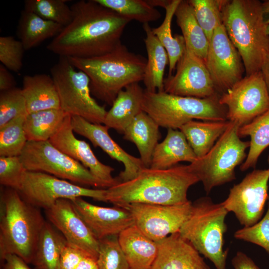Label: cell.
Instances as JSON below:
<instances>
[{
    "instance_id": "e0dca14e",
    "label": "cell",
    "mask_w": 269,
    "mask_h": 269,
    "mask_svg": "<svg viewBox=\"0 0 269 269\" xmlns=\"http://www.w3.org/2000/svg\"><path fill=\"white\" fill-rule=\"evenodd\" d=\"M45 211L49 222L67 243L97 260L99 240L77 212L71 200L59 199Z\"/></svg>"
},
{
    "instance_id": "ba28073f",
    "label": "cell",
    "mask_w": 269,
    "mask_h": 269,
    "mask_svg": "<svg viewBox=\"0 0 269 269\" xmlns=\"http://www.w3.org/2000/svg\"><path fill=\"white\" fill-rule=\"evenodd\" d=\"M240 126L230 122L224 133L204 156L188 165L191 171L201 181L206 194L215 187L236 179L235 168L246 158L250 141L238 135Z\"/></svg>"
},
{
    "instance_id": "4dcf8cb0",
    "label": "cell",
    "mask_w": 269,
    "mask_h": 269,
    "mask_svg": "<svg viewBox=\"0 0 269 269\" xmlns=\"http://www.w3.org/2000/svg\"><path fill=\"white\" fill-rule=\"evenodd\" d=\"M57 231L46 221L31 263L35 269H61V254L67 241Z\"/></svg>"
},
{
    "instance_id": "d6986e66",
    "label": "cell",
    "mask_w": 269,
    "mask_h": 269,
    "mask_svg": "<svg viewBox=\"0 0 269 269\" xmlns=\"http://www.w3.org/2000/svg\"><path fill=\"white\" fill-rule=\"evenodd\" d=\"M71 126L74 132L89 139L95 147H100L111 158L122 162L124 169L116 178L119 182L135 178L145 167L140 158L125 151L110 136L107 126L89 122L78 116H71Z\"/></svg>"
},
{
    "instance_id": "2e32d148",
    "label": "cell",
    "mask_w": 269,
    "mask_h": 269,
    "mask_svg": "<svg viewBox=\"0 0 269 269\" xmlns=\"http://www.w3.org/2000/svg\"><path fill=\"white\" fill-rule=\"evenodd\" d=\"M164 91L176 96L197 98L219 94L204 60L187 46L177 64L175 74L164 79Z\"/></svg>"
},
{
    "instance_id": "4fadbf2b",
    "label": "cell",
    "mask_w": 269,
    "mask_h": 269,
    "mask_svg": "<svg viewBox=\"0 0 269 269\" xmlns=\"http://www.w3.org/2000/svg\"><path fill=\"white\" fill-rule=\"evenodd\" d=\"M269 168L254 170L230 189L228 196L222 202L244 227L253 226L261 219L269 197Z\"/></svg>"
},
{
    "instance_id": "c3c4849f",
    "label": "cell",
    "mask_w": 269,
    "mask_h": 269,
    "mask_svg": "<svg viewBox=\"0 0 269 269\" xmlns=\"http://www.w3.org/2000/svg\"><path fill=\"white\" fill-rule=\"evenodd\" d=\"M261 72L269 94V51L264 53Z\"/></svg>"
},
{
    "instance_id": "f35d334b",
    "label": "cell",
    "mask_w": 269,
    "mask_h": 269,
    "mask_svg": "<svg viewBox=\"0 0 269 269\" xmlns=\"http://www.w3.org/2000/svg\"><path fill=\"white\" fill-rule=\"evenodd\" d=\"M97 263L99 269H131L120 247L118 236L99 240Z\"/></svg>"
},
{
    "instance_id": "ee69618b",
    "label": "cell",
    "mask_w": 269,
    "mask_h": 269,
    "mask_svg": "<svg viewBox=\"0 0 269 269\" xmlns=\"http://www.w3.org/2000/svg\"><path fill=\"white\" fill-rule=\"evenodd\" d=\"M87 256H90L81 249L67 242L61 254L60 268L61 269H75L80 261Z\"/></svg>"
},
{
    "instance_id": "d590c367",
    "label": "cell",
    "mask_w": 269,
    "mask_h": 269,
    "mask_svg": "<svg viewBox=\"0 0 269 269\" xmlns=\"http://www.w3.org/2000/svg\"><path fill=\"white\" fill-rule=\"evenodd\" d=\"M26 115H19L0 128V156H20L27 141L23 127Z\"/></svg>"
},
{
    "instance_id": "52a82bcc",
    "label": "cell",
    "mask_w": 269,
    "mask_h": 269,
    "mask_svg": "<svg viewBox=\"0 0 269 269\" xmlns=\"http://www.w3.org/2000/svg\"><path fill=\"white\" fill-rule=\"evenodd\" d=\"M220 95L206 98L182 97L164 91L151 92L144 90L142 110L159 127L179 130L194 120L221 121L227 120V109L220 104Z\"/></svg>"
},
{
    "instance_id": "ab89813d",
    "label": "cell",
    "mask_w": 269,
    "mask_h": 269,
    "mask_svg": "<svg viewBox=\"0 0 269 269\" xmlns=\"http://www.w3.org/2000/svg\"><path fill=\"white\" fill-rule=\"evenodd\" d=\"M23 114H27V111L21 89L15 87L0 92V128L15 117Z\"/></svg>"
},
{
    "instance_id": "f5cc1de1",
    "label": "cell",
    "mask_w": 269,
    "mask_h": 269,
    "mask_svg": "<svg viewBox=\"0 0 269 269\" xmlns=\"http://www.w3.org/2000/svg\"><path fill=\"white\" fill-rule=\"evenodd\" d=\"M268 164L269 165V155L268 158Z\"/></svg>"
},
{
    "instance_id": "ac0fdd59",
    "label": "cell",
    "mask_w": 269,
    "mask_h": 269,
    "mask_svg": "<svg viewBox=\"0 0 269 269\" xmlns=\"http://www.w3.org/2000/svg\"><path fill=\"white\" fill-rule=\"evenodd\" d=\"M49 141L57 148L81 163L105 186L106 189L119 183L112 172L114 169L102 163L88 143L78 139L71 126V116L68 115Z\"/></svg>"
},
{
    "instance_id": "7bdbcfd3",
    "label": "cell",
    "mask_w": 269,
    "mask_h": 269,
    "mask_svg": "<svg viewBox=\"0 0 269 269\" xmlns=\"http://www.w3.org/2000/svg\"><path fill=\"white\" fill-rule=\"evenodd\" d=\"M26 171L19 156H0V183L18 190Z\"/></svg>"
},
{
    "instance_id": "277c9868",
    "label": "cell",
    "mask_w": 269,
    "mask_h": 269,
    "mask_svg": "<svg viewBox=\"0 0 269 269\" xmlns=\"http://www.w3.org/2000/svg\"><path fill=\"white\" fill-rule=\"evenodd\" d=\"M39 208L31 205L17 190L7 187L0 198V258L15 255L31 264L45 225Z\"/></svg>"
},
{
    "instance_id": "8992f818",
    "label": "cell",
    "mask_w": 269,
    "mask_h": 269,
    "mask_svg": "<svg viewBox=\"0 0 269 269\" xmlns=\"http://www.w3.org/2000/svg\"><path fill=\"white\" fill-rule=\"evenodd\" d=\"M228 213L222 203H215L208 197L200 198L192 203L191 215L179 232L216 269H226L228 250L224 249V236Z\"/></svg>"
},
{
    "instance_id": "6da1fadb",
    "label": "cell",
    "mask_w": 269,
    "mask_h": 269,
    "mask_svg": "<svg viewBox=\"0 0 269 269\" xmlns=\"http://www.w3.org/2000/svg\"><path fill=\"white\" fill-rule=\"evenodd\" d=\"M72 18L47 45L59 57L88 58L103 55L121 42L131 21L95 0H80L71 6Z\"/></svg>"
},
{
    "instance_id": "681fc988",
    "label": "cell",
    "mask_w": 269,
    "mask_h": 269,
    "mask_svg": "<svg viewBox=\"0 0 269 269\" xmlns=\"http://www.w3.org/2000/svg\"><path fill=\"white\" fill-rule=\"evenodd\" d=\"M75 269H99L97 260L93 257L87 256L79 263Z\"/></svg>"
},
{
    "instance_id": "9c48e42d",
    "label": "cell",
    "mask_w": 269,
    "mask_h": 269,
    "mask_svg": "<svg viewBox=\"0 0 269 269\" xmlns=\"http://www.w3.org/2000/svg\"><path fill=\"white\" fill-rule=\"evenodd\" d=\"M76 69L65 57H59L50 69L61 109L71 116L80 117L94 124H104L107 111L92 97L88 76Z\"/></svg>"
},
{
    "instance_id": "4316f807",
    "label": "cell",
    "mask_w": 269,
    "mask_h": 269,
    "mask_svg": "<svg viewBox=\"0 0 269 269\" xmlns=\"http://www.w3.org/2000/svg\"><path fill=\"white\" fill-rule=\"evenodd\" d=\"M159 126L146 113L141 111L124 131V139L136 146L144 166L150 168L152 153L160 137Z\"/></svg>"
},
{
    "instance_id": "1f68e13d",
    "label": "cell",
    "mask_w": 269,
    "mask_h": 269,
    "mask_svg": "<svg viewBox=\"0 0 269 269\" xmlns=\"http://www.w3.org/2000/svg\"><path fill=\"white\" fill-rule=\"evenodd\" d=\"M240 137L249 136L250 146L245 160L240 166L245 171L255 167L262 152L269 146V109L249 123L240 127Z\"/></svg>"
},
{
    "instance_id": "74e56055",
    "label": "cell",
    "mask_w": 269,
    "mask_h": 269,
    "mask_svg": "<svg viewBox=\"0 0 269 269\" xmlns=\"http://www.w3.org/2000/svg\"><path fill=\"white\" fill-rule=\"evenodd\" d=\"M195 17L209 41L222 22V12L227 0H189Z\"/></svg>"
},
{
    "instance_id": "5b68a950",
    "label": "cell",
    "mask_w": 269,
    "mask_h": 269,
    "mask_svg": "<svg viewBox=\"0 0 269 269\" xmlns=\"http://www.w3.org/2000/svg\"><path fill=\"white\" fill-rule=\"evenodd\" d=\"M262 2L228 0L222 12V23L241 57L246 76L261 71L264 53L269 51L268 25Z\"/></svg>"
},
{
    "instance_id": "484cf974",
    "label": "cell",
    "mask_w": 269,
    "mask_h": 269,
    "mask_svg": "<svg viewBox=\"0 0 269 269\" xmlns=\"http://www.w3.org/2000/svg\"><path fill=\"white\" fill-rule=\"evenodd\" d=\"M145 33L144 39L147 54L143 78L145 90L151 92L164 91V73L169 63L168 54L157 37L153 34L149 23L142 25Z\"/></svg>"
},
{
    "instance_id": "d6a6232c",
    "label": "cell",
    "mask_w": 269,
    "mask_h": 269,
    "mask_svg": "<svg viewBox=\"0 0 269 269\" xmlns=\"http://www.w3.org/2000/svg\"><path fill=\"white\" fill-rule=\"evenodd\" d=\"M181 0H169L164 6L165 15L163 22L158 27L152 28L153 34L165 48L169 59V69L167 77L172 75L176 65L182 56L186 48L182 35L172 34L171 25L176 9Z\"/></svg>"
},
{
    "instance_id": "8fae6325",
    "label": "cell",
    "mask_w": 269,
    "mask_h": 269,
    "mask_svg": "<svg viewBox=\"0 0 269 269\" xmlns=\"http://www.w3.org/2000/svg\"><path fill=\"white\" fill-rule=\"evenodd\" d=\"M17 191L27 202L45 210L61 199L87 197L108 202L106 189H91L39 171L26 170Z\"/></svg>"
},
{
    "instance_id": "8d00e7d4",
    "label": "cell",
    "mask_w": 269,
    "mask_h": 269,
    "mask_svg": "<svg viewBox=\"0 0 269 269\" xmlns=\"http://www.w3.org/2000/svg\"><path fill=\"white\" fill-rule=\"evenodd\" d=\"M66 0H26L24 9L32 12L43 19L49 20L64 27L72 18L71 6Z\"/></svg>"
},
{
    "instance_id": "ffe728a7",
    "label": "cell",
    "mask_w": 269,
    "mask_h": 269,
    "mask_svg": "<svg viewBox=\"0 0 269 269\" xmlns=\"http://www.w3.org/2000/svg\"><path fill=\"white\" fill-rule=\"evenodd\" d=\"M71 201L99 240L109 236H118L125 229L135 225L132 214L125 208L99 206L86 201L82 197Z\"/></svg>"
},
{
    "instance_id": "f6af8a7d",
    "label": "cell",
    "mask_w": 269,
    "mask_h": 269,
    "mask_svg": "<svg viewBox=\"0 0 269 269\" xmlns=\"http://www.w3.org/2000/svg\"><path fill=\"white\" fill-rule=\"evenodd\" d=\"M232 264L234 269H261L251 258L241 251L233 258Z\"/></svg>"
},
{
    "instance_id": "5bb4252c",
    "label": "cell",
    "mask_w": 269,
    "mask_h": 269,
    "mask_svg": "<svg viewBox=\"0 0 269 269\" xmlns=\"http://www.w3.org/2000/svg\"><path fill=\"white\" fill-rule=\"evenodd\" d=\"M124 208L132 214L135 225L146 236L157 242L178 233L190 217L192 203L178 205L132 203Z\"/></svg>"
},
{
    "instance_id": "7dc6e473",
    "label": "cell",
    "mask_w": 269,
    "mask_h": 269,
    "mask_svg": "<svg viewBox=\"0 0 269 269\" xmlns=\"http://www.w3.org/2000/svg\"><path fill=\"white\" fill-rule=\"evenodd\" d=\"M16 81L8 70L2 64L0 65V91H7L15 87Z\"/></svg>"
},
{
    "instance_id": "60d3db41",
    "label": "cell",
    "mask_w": 269,
    "mask_h": 269,
    "mask_svg": "<svg viewBox=\"0 0 269 269\" xmlns=\"http://www.w3.org/2000/svg\"><path fill=\"white\" fill-rule=\"evenodd\" d=\"M25 50L19 40L11 36L0 37V61L8 70L14 72L21 70Z\"/></svg>"
},
{
    "instance_id": "f1b7e54d",
    "label": "cell",
    "mask_w": 269,
    "mask_h": 269,
    "mask_svg": "<svg viewBox=\"0 0 269 269\" xmlns=\"http://www.w3.org/2000/svg\"><path fill=\"white\" fill-rule=\"evenodd\" d=\"M63 27L62 25L23 9L18 21L17 35L25 50H27L38 46L49 38H53Z\"/></svg>"
},
{
    "instance_id": "e575fe53",
    "label": "cell",
    "mask_w": 269,
    "mask_h": 269,
    "mask_svg": "<svg viewBox=\"0 0 269 269\" xmlns=\"http://www.w3.org/2000/svg\"><path fill=\"white\" fill-rule=\"evenodd\" d=\"M95 0L131 21L134 20L143 24L149 23L161 17L160 12L147 0Z\"/></svg>"
},
{
    "instance_id": "9a60e30c",
    "label": "cell",
    "mask_w": 269,
    "mask_h": 269,
    "mask_svg": "<svg viewBox=\"0 0 269 269\" xmlns=\"http://www.w3.org/2000/svg\"><path fill=\"white\" fill-rule=\"evenodd\" d=\"M205 62L218 93H223L243 78L245 68L241 57L222 21L209 41Z\"/></svg>"
},
{
    "instance_id": "44dd1931",
    "label": "cell",
    "mask_w": 269,
    "mask_h": 269,
    "mask_svg": "<svg viewBox=\"0 0 269 269\" xmlns=\"http://www.w3.org/2000/svg\"><path fill=\"white\" fill-rule=\"evenodd\" d=\"M157 244V255L150 269H210L201 254L179 232Z\"/></svg>"
},
{
    "instance_id": "d4e9b609",
    "label": "cell",
    "mask_w": 269,
    "mask_h": 269,
    "mask_svg": "<svg viewBox=\"0 0 269 269\" xmlns=\"http://www.w3.org/2000/svg\"><path fill=\"white\" fill-rule=\"evenodd\" d=\"M27 114L51 109H61L57 90L51 76L45 74L25 75L21 89Z\"/></svg>"
},
{
    "instance_id": "f907efd6",
    "label": "cell",
    "mask_w": 269,
    "mask_h": 269,
    "mask_svg": "<svg viewBox=\"0 0 269 269\" xmlns=\"http://www.w3.org/2000/svg\"><path fill=\"white\" fill-rule=\"evenodd\" d=\"M262 6L264 15L265 14L269 15L268 18L266 19V23L268 25L269 24V0H265L262 2Z\"/></svg>"
},
{
    "instance_id": "cb8c5ba5",
    "label": "cell",
    "mask_w": 269,
    "mask_h": 269,
    "mask_svg": "<svg viewBox=\"0 0 269 269\" xmlns=\"http://www.w3.org/2000/svg\"><path fill=\"white\" fill-rule=\"evenodd\" d=\"M197 157L184 134L168 129L164 140L158 143L152 153L150 168L166 169L181 161L194 162Z\"/></svg>"
},
{
    "instance_id": "b9f144b4",
    "label": "cell",
    "mask_w": 269,
    "mask_h": 269,
    "mask_svg": "<svg viewBox=\"0 0 269 269\" xmlns=\"http://www.w3.org/2000/svg\"><path fill=\"white\" fill-rule=\"evenodd\" d=\"M234 237L261 247L269 256V195L268 210L264 217L253 226L238 230Z\"/></svg>"
},
{
    "instance_id": "7a4b0ae2",
    "label": "cell",
    "mask_w": 269,
    "mask_h": 269,
    "mask_svg": "<svg viewBox=\"0 0 269 269\" xmlns=\"http://www.w3.org/2000/svg\"><path fill=\"white\" fill-rule=\"evenodd\" d=\"M188 165L166 169L145 167L134 178L106 189L108 202L121 207L132 203L178 205L187 202V191L199 182Z\"/></svg>"
},
{
    "instance_id": "7402d4cb",
    "label": "cell",
    "mask_w": 269,
    "mask_h": 269,
    "mask_svg": "<svg viewBox=\"0 0 269 269\" xmlns=\"http://www.w3.org/2000/svg\"><path fill=\"white\" fill-rule=\"evenodd\" d=\"M144 90L138 83H133L121 90L107 111L104 125L119 133L127 127L141 111Z\"/></svg>"
},
{
    "instance_id": "603a6c76",
    "label": "cell",
    "mask_w": 269,
    "mask_h": 269,
    "mask_svg": "<svg viewBox=\"0 0 269 269\" xmlns=\"http://www.w3.org/2000/svg\"><path fill=\"white\" fill-rule=\"evenodd\" d=\"M120 247L131 269H150L158 253L157 242L135 225L118 235Z\"/></svg>"
},
{
    "instance_id": "816d5d0a",
    "label": "cell",
    "mask_w": 269,
    "mask_h": 269,
    "mask_svg": "<svg viewBox=\"0 0 269 269\" xmlns=\"http://www.w3.org/2000/svg\"><path fill=\"white\" fill-rule=\"evenodd\" d=\"M267 33L269 35V24L267 25Z\"/></svg>"
},
{
    "instance_id": "bcb514c9",
    "label": "cell",
    "mask_w": 269,
    "mask_h": 269,
    "mask_svg": "<svg viewBox=\"0 0 269 269\" xmlns=\"http://www.w3.org/2000/svg\"><path fill=\"white\" fill-rule=\"evenodd\" d=\"M1 262L2 269H32L23 259L13 254L6 255Z\"/></svg>"
},
{
    "instance_id": "3957f363",
    "label": "cell",
    "mask_w": 269,
    "mask_h": 269,
    "mask_svg": "<svg viewBox=\"0 0 269 269\" xmlns=\"http://www.w3.org/2000/svg\"><path fill=\"white\" fill-rule=\"evenodd\" d=\"M89 77L91 93L112 106L127 86L143 81L147 59L129 50L122 42L112 51L88 58H67Z\"/></svg>"
},
{
    "instance_id": "30bf717a",
    "label": "cell",
    "mask_w": 269,
    "mask_h": 269,
    "mask_svg": "<svg viewBox=\"0 0 269 269\" xmlns=\"http://www.w3.org/2000/svg\"><path fill=\"white\" fill-rule=\"evenodd\" d=\"M19 156L26 170L46 173L80 186L106 188L89 169L49 140L27 141Z\"/></svg>"
},
{
    "instance_id": "7c38bea8",
    "label": "cell",
    "mask_w": 269,
    "mask_h": 269,
    "mask_svg": "<svg viewBox=\"0 0 269 269\" xmlns=\"http://www.w3.org/2000/svg\"><path fill=\"white\" fill-rule=\"evenodd\" d=\"M220 104L227 109V120L240 127L269 109V94L260 71L246 76L221 94Z\"/></svg>"
},
{
    "instance_id": "f546056e",
    "label": "cell",
    "mask_w": 269,
    "mask_h": 269,
    "mask_svg": "<svg viewBox=\"0 0 269 269\" xmlns=\"http://www.w3.org/2000/svg\"><path fill=\"white\" fill-rule=\"evenodd\" d=\"M174 15L182 32L186 46L205 61L209 41L197 21L193 8L188 0H181Z\"/></svg>"
},
{
    "instance_id": "83f0119b",
    "label": "cell",
    "mask_w": 269,
    "mask_h": 269,
    "mask_svg": "<svg viewBox=\"0 0 269 269\" xmlns=\"http://www.w3.org/2000/svg\"><path fill=\"white\" fill-rule=\"evenodd\" d=\"M230 122L196 121L183 125L179 130L184 134L197 158L204 156L224 133Z\"/></svg>"
},
{
    "instance_id": "836d02e7",
    "label": "cell",
    "mask_w": 269,
    "mask_h": 269,
    "mask_svg": "<svg viewBox=\"0 0 269 269\" xmlns=\"http://www.w3.org/2000/svg\"><path fill=\"white\" fill-rule=\"evenodd\" d=\"M68 115L61 109H48L27 114L23 126L27 140H49Z\"/></svg>"
}]
</instances>
